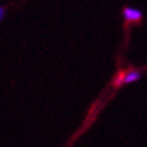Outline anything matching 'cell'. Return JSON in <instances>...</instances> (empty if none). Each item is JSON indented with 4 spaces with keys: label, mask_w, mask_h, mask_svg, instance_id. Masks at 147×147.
Wrapping results in <instances>:
<instances>
[{
    "label": "cell",
    "mask_w": 147,
    "mask_h": 147,
    "mask_svg": "<svg viewBox=\"0 0 147 147\" xmlns=\"http://www.w3.org/2000/svg\"><path fill=\"white\" fill-rule=\"evenodd\" d=\"M125 77H126V72H120L119 77L114 80V84H116V86H120L122 83H125Z\"/></svg>",
    "instance_id": "cell-3"
},
{
    "label": "cell",
    "mask_w": 147,
    "mask_h": 147,
    "mask_svg": "<svg viewBox=\"0 0 147 147\" xmlns=\"http://www.w3.org/2000/svg\"><path fill=\"white\" fill-rule=\"evenodd\" d=\"M140 74L137 71H131V72H126V77H125V83H132L135 81V80H138Z\"/></svg>",
    "instance_id": "cell-2"
},
{
    "label": "cell",
    "mask_w": 147,
    "mask_h": 147,
    "mask_svg": "<svg viewBox=\"0 0 147 147\" xmlns=\"http://www.w3.org/2000/svg\"><path fill=\"white\" fill-rule=\"evenodd\" d=\"M123 15L126 23H138L141 20V12L137 11V9H131V8H126L123 11Z\"/></svg>",
    "instance_id": "cell-1"
}]
</instances>
